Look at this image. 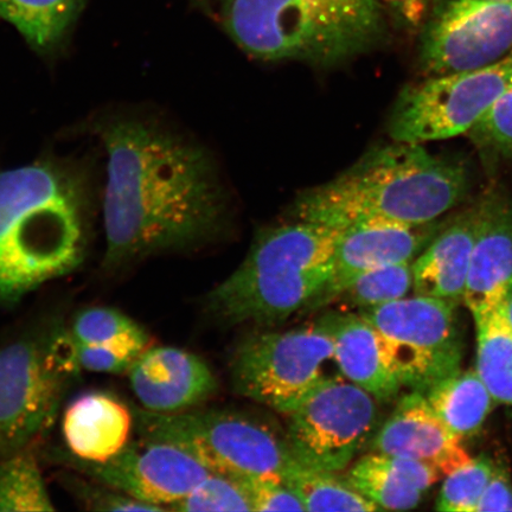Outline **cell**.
Wrapping results in <instances>:
<instances>
[{
    "label": "cell",
    "mask_w": 512,
    "mask_h": 512,
    "mask_svg": "<svg viewBox=\"0 0 512 512\" xmlns=\"http://www.w3.org/2000/svg\"><path fill=\"white\" fill-rule=\"evenodd\" d=\"M480 150L490 155L512 156V86L469 132Z\"/></svg>",
    "instance_id": "1f68e13d"
},
{
    "label": "cell",
    "mask_w": 512,
    "mask_h": 512,
    "mask_svg": "<svg viewBox=\"0 0 512 512\" xmlns=\"http://www.w3.org/2000/svg\"><path fill=\"white\" fill-rule=\"evenodd\" d=\"M339 232L296 220L262 232L236 275L304 272L330 264Z\"/></svg>",
    "instance_id": "44dd1931"
},
{
    "label": "cell",
    "mask_w": 512,
    "mask_h": 512,
    "mask_svg": "<svg viewBox=\"0 0 512 512\" xmlns=\"http://www.w3.org/2000/svg\"><path fill=\"white\" fill-rule=\"evenodd\" d=\"M54 510L32 448L0 458V512Z\"/></svg>",
    "instance_id": "83f0119b"
},
{
    "label": "cell",
    "mask_w": 512,
    "mask_h": 512,
    "mask_svg": "<svg viewBox=\"0 0 512 512\" xmlns=\"http://www.w3.org/2000/svg\"><path fill=\"white\" fill-rule=\"evenodd\" d=\"M253 511H305L283 475L268 473L242 477Z\"/></svg>",
    "instance_id": "836d02e7"
},
{
    "label": "cell",
    "mask_w": 512,
    "mask_h": 512,
    "mask_svg": "<svg viewBox=\"0 0 512 512\" xmlns=\"http://www.w3.org/2000/svg\"><path fill=\"white\" fill-rule=\"evenodd\" d=\"M425 396L441 421L462 439L480 430L495 402L476 370L456 371Z\"/></svg>",
    "instance_id": "7402d4cb"
},
{
    "label": "cell",
    "mask_w": 512,
    "mask_h": 512,
    "mask_svg": "<svg viewBox=\"0 0 512 512\" xmlns=\"http://www.w3.org/2000/svg\"><path fill=\"white\" fill-rule=\"evenodd\" d=\"M469 187L464 165L433 155L424 144L393 142L303 192L294 202L293 219L336 232L362 219L426 224L459 206Z\"/></svg>",
    "instance_id": "3957f363"
},
{
    "label": "cell",
    "mask_w": 512,
    "mask_h": 512,
    "mask_svg": "<svg viewBox=\"0 0 512 512\" xmlns=\"http://www.w3.org/2000/svg\"><path fill=\"white\" fill-rule=\"evenodd\" d=\"M334 342L335 362L344 377L376 400L396 398L402 388L380 332L355 313H331L319 319Z\"/></svg>",
    "instance_id": "ac0fdd59"
},
{
    "label": "cell",
    "mask_w": 512,
    "mask_h": 512,
    "mask_svg": "<svg viewBox=\"0 0 512 512\" xmlns=\"http://www.w3.org/2000/svg\"><path fill=\"white\" fill-rule=\"evenodd\" d=\"M288 415L285 443L296 462L341 472L366 446L377 425L373 395L342 375H330Z\"/></svg>",
    "instance_id": "30bf717a"
},
{
    "label": "cell",
    "mask_w": 512,
    "mask_h": 512,
    "mask_svg": "<svg viewBox=\"0 0 512 512\" xmlns=\"http://www.w3.org/2000/svg\"><path fill=\"white\" fill-rule=\"evenodd\" d=\"M134 394L149 411L178 413L207 400L216 380L206 362L191 352L149 348L128 370Z\"/></svg>",
    "instance_id": "e0dca14e"
},
{
    "label": "cell",
    "mask_w": 512,
    "mask_h": 512,
    "mask_svg": "<svg viewBox=\"0 0 512 512\" xmlns=\"http://www.w3.org/2000/svg\"><path fill=\"white\" fill-rule=\"evenodd\" d=\"M287 483L303 503L305 511L381 510L335 472L312 469L292 460L284 472Z\"/></svg>",
    "instance_id": "4316f807"
},
{
    "label": "cell",
    "mask_w": 512,
    "mask_h": 512,
    "mask_svg": "<svg viewBox=\"0 0 512 512\" xmlns=\"http://www.w3.org/2000/svg\"><path fill=\"white\" fill-rule=\"evenodd\" d=\"M330 273V264L304 272L233 273L209 293V310L228 324L280 322L304 311Z\"/></svg>",
    "instance_id": "5bb4252c"
},
{
    "label": "cell",
    "mask_w": 512,
    "mask_h": 512,
    "mask_svg": "<svg viewBox=\"0 0 512 512\" xmlns=\"http://www.w3.org/2000/svg\"><path fill=\"white\" fill-rule=\"evenodd\" d=\"M169 510L187 512L253 511L242 477L211 472Z\"/></svg>",
    "instance_id": "f546056e"
},
{
    "label": "cell",
    "mask_w": 512,
    "mask_h": 512,
    "mask_svg": "<svg viewBox=\"0 0 512 512\" xmlns=\"http://www.w3.org/2000/svg\"><path fill=\"white\" fill-rule=\"evenodd\" d=\"M78 360L82 370L102 374L128 373L136 358L121 354V352L94 345H76Z\"/></svg>",
    "instance_id": "e575fe53"
},
{
    "label": "cell",
    "mask_w": 512,
    "mask_h": 512,
    "mask_svg": "<svg viewBox=\"0 0 512 512\" xmlns=\"http://www.w3.org/2000/svg\"><path fill=\"white\" fill-rule=\"evenodd\" d=\"M435 221L403 224L381 219H362L337 235L330 261L331 273L305 311L322 309L335 302L352 281L375 268L413 261L440 229Z\"/></svg>",
    "instance_id": "4fadbf2b"
},
{
    "label": "cell",
    "mask_w": 512,
    "mask_h": 512,
    "mask_svg": "<svg viewBox=\"0 0 512 512\" xmlns=\"http://www.w3.org/2000/svg\"><path fill=\"white\" fill-rule=\"evenodd\" d=\"M50 456L95 482L166 510L188 496L211 473L184 448L142 435L128 441L123 450L106 463L83 462L61 450Z\"/></svg>",
    "instance_id": "7c38bea8"
},
{
    "label": "cell",
    "mask_w": 512,
    "mask_h": 512,
    "mask_svg": "<svg viewBox=\"0 0 512 512\" xmlns=\"http://www.w3.org/2000/svg\"><path fill=\"white\" fill-rule=\"evenodd\" d=\"M371 452L418 460L443 476L472 459L462 438L448 428L428 403L425 394L402 396L394 412L370 441Z\"/></svg>",
    "instance_id": "2e32d148"
},
{
    "label": "cell",
    "mask_w": 512,
    "mask_h": 512,
    "mask_svg": "<svg viewBox=\"0 0 512 512\" xmlns=\"http://www.w3.org/2000/svg\"><path fill=\"white\" fill-rule=\"evenodd\" d=\"M431 9L419 46L426 75L488 67L512 55V0H440Z\"/></svg>",
    "instance_id": "8fae6325"
},
{
    "label": "cell",
    "mask_w": 512,
    "mask_h": 512,
    "mask_svg": "<svg viewBox=\"0 0 512 512\" xmlns=\"http://www.w3.org/2000/svg\"><path fill=\"white\" fill-rule=\"evenodd\" d=\"M512 511V484L504 467H494L490 482L477 505L476 512Z\"/></svg>",
    "instance_id": "d590c367"
},
{
    "label": "cell",
    "mask_w": 512,
    "mask_h": 512,
    "mask_svg": "<svg viewBox=\"0 0 512 512\" xmlns=\"http://www.w3.org/2000/svg\"><path fill=\"white\" fill-rule=\"evenodd\" d=\"M81 370L61 318L0 345V458L30 450L47 434Z\"/></svg>",
    "instance_id": "5b68a950"
},
{
    "label": "cell",
    "mask_w": 512,
    "mask_h": 512,
    "mask_svg": "<svg viewBox=\"0 0 512 512\" xmlns=\"http://www.w3.org/2000/svg\"><path fill=\"white\" fill-rule=\"evenodd\" d=\"M476 238L463 303L473 319L499 309L512 292V207L492 191L475 206Z\"/></svg>",
    "instance_id": "9a60e30c"
},
{
    "label": "cell",
    "mask_w": 512,
    "mask_h": 512,
    "mask_svg": "<svg viewBox=\"0 0 512 512\" xmlns=\"http://www.w3.org/2000/svg\"><path fill=\"white\" fill-rule=\"evenodd\" d=\"M502 311L505 319L512 329V292L509 294V297L505 299V302L502 305Z\"/></svg>",
    "instance_id": "74e56055"
},
{
    "label": "cell",
    "mask_w": 512,
    "mask_h": 512,
    "mask_svg": "<svg viewBox=\"0 0 512 512\" xmlns=\"http://www.w3.org/2000/svg\"><path fill=\"white\" fill-rule=\"evenodd\" d=\"M475 238V207L440 228L413 262L416 296L462 303Z\"/></svg>",
    "instance_id": "ffe728a7"
},
{
    "label": "cell",
    "mask_w": 512,
    "mask_h": 512,
    "mask_svg": "<svg viewBox=\"0 0 512 512\" xmlns=\"http://www.w3.org/2000/svg\"><path fill=\"white\" fill-rule=\"evenodd\" d=\"M133 412L117 396L94 390L69 403L62 418L67 452L88 463H106L130 441Z\"/></svg>",
    "instance_id": "d6986e66"
},
{
    "label": "cell",
    "mask_w": 512,
    "mask_h": 512,
    "mask_svg": "<svg viewBox=\"0 0 512 512\" xmlns=\"http://www.w3.org/2000/svg\"><path fill=\"white\" fill-rule=\"evenodd\" d=\"M413 261L396 262L360 275L341 296L350 307L361 311L406 298L413 290Z\"/></svg>",
    "instance_id": "f1b7e54d"
},
{
    "label": "cell",
    "mask_w": 512,
    "mask_h": 512,
    "mask_svg": "<svg viewBox=\"0 0 512 512\" xmlns=\"http://www.w3.org/2000/svg\"><path fill=\"white\" fill-rule=\"evenodd\" d=\"M396 14L408 24L416 25L425 21L427 12L437 0H384Z\"/></svg>",
    "instance_id": "8d00e7d4"
},
{
    "label": "cell",
    "mask_w": 512,
    "mask_h": 512,
    "mask_svg": "<svg viewBox=\"0 0 512 512\" xmlns=\"http://www.w3.org/2000/svg\"><path fill=\"white\" fill-rule=\"evenodd\" d=\"M456 306L438 298L415 296L360 312L380 332L402 388L426 394L460 370L463 342Z\"/></svg>",
    "instance_id": "9c48e42d"
},
{
    "label": "cell",
    "mask_w": 512,
    "mask_h": 512,
    "mask_svg": "<svg viewBox=\"0 0 512 512\" xmlns=\"http://www.w3.org/2000/svg\"><path fill=\"white\" fill-rule=\"evenodd\" d=\"M348 482L381 510H411L424 492L416 489L403 473L398 458L371 453L358 459L348 473Z\"/></svg>",
    "instance_id": "cb8c5ba5"
},
{
    "label": "cell",
    "mask_w": 512,
    "mask_h": 512,
    "mask_svg": "<svg viewBox=\"0 0 512 512\" xmlns=\"http://www.w3.org/2000/svg\"><path fill=\"white\" fill-rule=\"evenodd\" d=\"M510 86L512 55L488 67L428 76L399 94L389 137L426 144L469 133Z\"/></svg>",
    "instance_id": "52a82bcc"
},
{
    "label": "cell",
    "mask_w": 512,
    "mask_h": 512,
    "mask_svg": "<svg viewBox=\"0 0 512 512\" xmlns=\"http://www.w3.org/2000/svg\"><path fill=\"white\" fill-rule=\"evenodd\" d=\"M230 37L258 60L331 69L367 53L384 32L379 0H223Z\"/></svg>",
    "instance_id": "277c9868"
},
{
    "label": "cell",
    "mask_w": 512,
    "mask_h": 512,
    "mask_svg": "<svg viewBox=\"0 0 512 512\" xmlns=\"http://www.w3.org/2000/svg\"><path fill=\"white\" fill-rule=\"evenodd\" d=\"M85 0H0V16L38 51L55 49L78 18Z\"/></svg>",
    "instance_id": "603a6c76"
},
{
    "label": "cell",
    "mask_w": 512,
    "mask_h": 512,
    "mask_svg": "<svg viewBox=\"0 0 512 512\" xmlns=\"http://www.w3.org/2000/svg\"><path fill=\"white\" fill-rule=\"evenodd\" d=\"M480 380L495 402L512 406V329L502 306L475 319Z\"/></svg>",
    "instance_id": "d4e9b609"
},
{
    "label": "cell",
    "mask_w": 512,
    "mask_h": 512,
    "mask_svg": "<svg viewBox=\"0 0 512 512\" xmlns=\"http://www.w3.org/2000/svg\"><path fill=\"white\" fill-rule=\"evenodd\" d=\"M99 134L107 152L106 271L190 251L226 232L228 192L206 147L137 117L107 121Z\"/></svg>",
    "instance_id": "6da1fadb"
},
{
    "label": "cell",
    "mask_w": 512,
    "mask_h": 512,
    "mask_svg": "<svg viewBox=\"0 0 512 512\" xmlns=\"http://www.w3.org/2000/svg\"><path fill=\"white\" fill-rule=\"evenodd\" d=\"M494 467L488 457L479 456L447 475L435 509L447 512H476Z\"/></svg>",
    "instance_id": "4dcf8cb0"
},
{
    "label": "cell",
    "mask_w": 512,
    "mask_h": 512,
    "mask_svg": "<svg viewBox=\"0 0 512 512\" xmlns=\"http://www.w3.org/2000/svg\"><path fill=\"white\" fill-rule=\"evenodd\" d=\"M334 342L319 322L305 328L256 335L240 345L232 363L236 393L290 414L326 377Z\"/></svg>",
    "instance_id": "ba28073f"
},
{
    "label": "cell",
    "mask_w": 512,
    "mask_h": 512,
    "mask_svg": "<svg viewBox=\"0 0 512 512\" xmlns=\"http://www.w3.org/2000/svg\"><path fill=\"white\" fill-rule=\"evenodd\" d=\"M85 177L42 160L0 172V307L80 267L91 233Z\"/></svg>",
    "instance_id": "7a4b0ae2"
},
{
    "label": "cell",
    "mask_w": 512,
    "mask_h": 512,
    "mask_svg": "<svg viewBox=\"0 0 512 512\" xmlns=\"http://www.w3.org/2000/svg\"><path fill=\"white\" fill-rule=\"evenodd\" d=\"M92 480V479H91ZM63 483L68 486L78 501L88 510L95 511H165L158 505L139 501L124 492L110 486L95 482H87L79 477H64Z\"/></svg>",
    "instance_id": "d6a6232c"
},
{
    "label": "cell",
    "mask_w": 512,
    "mask_h": 512,
    "mask_svg": "<svg viewBox=\"0 0 512 512\" xmlns=\"http://www.w3.org/2000/svg\"><path fill=\"white\" fill-rule=\"evenodd\" d=\"M142 437L169 441L184 448L211 472L249 477L284 476L293 458L285 437L247 414L232 411L157 413L133 412Z\"/></svg>",
    "instance_id": "8992f818"
},
{
    "label": "cell",
    "mask_w": 512,
    "mask_h": 512,
    "mask_svg": "<svg viewBox=\"0 0 512 512\" xmlns=\"http://www.w3.org/2000/svg\"><path fill=\"white\" fill-rule=\"evenodd\" d=\"M76 345H94L137 358L151 347L149 334L124 315L107 306H93L82 310L69 325Z\"/></svg>",
    "instance_id": "484cf974"
}]
</instances>
